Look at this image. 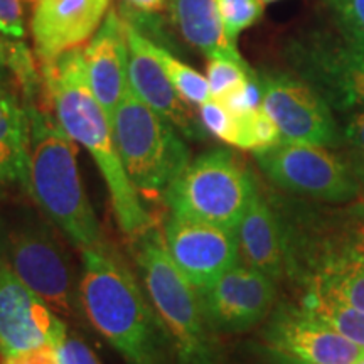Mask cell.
<instances>
[{
    "label": "cell",
    "mask_w": 364,
    "mask_h": 364,
    "mask_svg": "<svg viewBox=\"0 0 364 364\" xmlns=\"http://www.w3.org/2000/svg\"><path fill=\"white\" fill-rule=\"evenodd\" d=\"M275 208L285 240L287 275L306 292L364 311V208Z\"/></svg>",
    "instance_id": "obj_1"
},
{
    "label": "cell",
    "mask_w": 364,
    "mask_h": 364,
    "mask_svg": "<svg viewBox=\"0 0 364 364\" xmlns=\"http://www.w3.org/2000/svg\"><path fill=\"white\" fill-rule=\"evenodd\" d=\"M44 90L54 115L68 135L85 147L107 184L118 226L130 236L150 228V216L140 203L118 156L112 122L91 90L85 65V46L39 65Z\"/></svg>",
    "instance_id": "obj_2"
},
{
    "label": "cell",
    "mask_w": 364,
    "mask_h": 364,
    "mask_svg": "<svg viewBox=\"0 0 364 364\" xmlns=\"http://www.w3.org/2000/svg\"><path fill=\"white\" fill-rule=\"evenodd\" d=\"M80 307L129 364H172L174 351L152 304L125 267L102 248L81 250Z\"/></svg>",
    "instance_id": "obj_3"
},
{
    "label": "cell",
    "mask_w": 364,
    "mask_h": 364,
    "mask_svg": "<svg viewBox=\"0 0 364 364\" xmlns=\"http://www.w3.org/2000/svg\"><path fill=\"white\" fill-rule=\"evenodd\" d=\"M24 105L31 125L29 194L75 247L102 248V230L81 181L76 142L54 115L46 90Z\"/></svg>",
    "instance_id": "obj_4"
},
{
    "label": "cell",
    "mask_w": 364,
    "mask_h": 364,
    "mask_svg": "<svg viewBox=\"0 0 364 364\" xmlns=\"http://www.w3.org/2000/svg\"><path fill=\"white\" fill-rule=\"evenodd\" d=\"M135 262L147 299L172 344L176 364H215L211 329L204 318L198 290L172 262L162 233L149 228L136 236Z\"/></svg>",
    "instance_id": "obj_5"
},
{
    "label": "cell",
    "mask_w": 364,
    "mask_h": 364,
    "mask_svg": "<svg viewBox=\"0 0 364 364\" xmlns=\"http://www.w3.org/2000/svg\"><path fill=\"white\" fill-rule=\"evenodd\" d=\"M113 139L136 193L162 194L184 172L191 152L171 122L127 90L112 118Z\"/></svg>",
    "instance_id": "obj_6"
},
{
    "label": "cell",
    "mask_w": 364,
    "mask_h": 364,
    "mask_svg": "<svg viewBox=\"0 0 364 364\" xmlns=\"http://www.w3.org/2000/svg\"><path fill=\"white\" fill-rule=\"evenodd\" d=\"M257 191L235 154L213 149L189 162L164 193V201L172 215L235 230Z\"/></svg>",
    "instance_id": "obj_7"
},
{
    "label": "cell",
    "mask_w": 364,
    "mask_h": 364,
    "mask_svg": "<svg viewBox=\"0 0 364 364\" xmlns=\"http://www.w3.org/2000/svg\"><path fill=\"white\" fill-rule=\"evenodd\" d=\"M0 258L59 317L81 312L80 275L48 223L29 220L7 230L0 238Z\"/></svg>",
    "instance_id": "obj_8"
},
{
    "label": "cell",
    "mask_w": 364,
    "mask_h": 364,
    "mask_svg": "<svg viewBox=\"0 0 364 364\" xmlns=\"http://www.w3.org/2000/svg\"><path fill=\"white\" fill-rule=\"evenodd\" d=\"M295 76L338 110L364 108V53L343 36L309 33L294 39L287 51Z\"/></svg>",
    "instance_id": "obj_9"
},
{
    "label": "cell",
    "mask_w": 364,
    "mask_h": 364,
    "mask_svg": "<svg viewBox=\"0 0 364 364\" xmlns=\"http://www.w3.org/2000/svg\"><path fill=\"white\" fill-rule=\"evenodd\" d=\"M253 156L273 184L292 194L344 204L359 193L358 181L346 164L318 145L280 142L253 150Z\"/></svg>",
    "instance_id": "obj_10"
},
{
    "label": "cell",
    "mask_w": 364,
    "mask_h": 364,
    "mask_svg": "<svg viewBox=\"0 0 364 364\" xmlns=\"http://www.w3.org/2000/svg\"><path fill=\"white\" fill-rule=\"evenodd\" d=\"M262 107L275 122L282 142L331 147L339 142L338 127L324 98L299 76L280 71L258 75Z\"/></svg>",
    "instance_id": "obj_11"
},
{
    "label": "cell",
    "mask_w": 364,
    "mask_h": 364,
    "mask_svg": "<svg viewBox=\"0 0 364 364\" xmlns=\"http://www.w3.org/2000/svg\"><path fill=\"white\" fill-rule=\"evenodd\" d=\"M196 290L209 329L228 334L252 329L275 302V282L243 263Z\"/></svg>",
    "instance_id": "obj_12"
},
{
    "label": "cell",
    "mask_w": 364,
    "mask_h": 364,
    "mask_svg": "<svg viewBox=\"0 0 364 364\" xmlns=\"http://www.w3.org/2000/svg\"><path fill=\"white\" fill-rule=\"evenodd\" d=\"M164 245L194 289L213 284L240 260L235 230L171 215L164 223Z\"/></svg>",
    "instance_id": "obj_13"
},
{
    "label": "cell",
    "mask_w": 364,
    "mask_h": 364,
    "mask_svg": "<svg viewBox=\"0 0 364 364\" xmlns=\"http://www.w3.org/2000/svg\"><path fill=\"white\" fill-rule=\"evenodd\" d=\"M68 326L0 258V356L58 344Z\"/></svg>",
    "instance_id": "obj_14"
},
{
    "label": "cell",
    "mask_w": 364,
    "mask_h": 364,
    "mask_svg": "<svg viewBox=\"0 0 364 364\" xmlns=\"http://www.w3.org/2000/svg\"><path fill=\"white\" fill-rule=\"evenodd\" d=\"M265 344L311 364H354L364 348L302 307L282 306L265 329Z\"/></svg>",
    "instance_id": "obj_15"
},
{
    "label": "cell",
    "mask_w": 364,
    "mask_h": 364,
    "mask_svg": "<svg viewBox=\"0 0 364 364\" xmlns=\"http://www.w3.org/2000/svg\"><path fill=\"white\" fill-rule=\"evenodd\" d=\"M124 22L129 46V83L132 91L154 112L171 122L188 140H206L208 130L203 127L199 115L193 112L191 103L181 97L167 78L161 63L150 49V41L130 22L125 19Z\"/></svg>",
    "instance_id": "obj_16"
},
{
    "label": "cell",
    "mask_w": 364,
    "mask_h": 364,
    "mask_svg": "<svg viewBox=\"0 0 364 364\" xmlns=\"http://www.w3.org/2000/svg\"><path fill=\"white\" fill-rule=\"evenodd\" d=\"M112 0H36L31 17L39 65L85 46L110 11Z\"/></svg>",
    "instance_id": "obj_17"
},
{
    "label": "cell",
    "mask_w": 364,
    "mask_h": 364,
    "mask_svg": "<svg viewBox=\"0 0 364 364\" xmlns=\"http://www.w3.org/2000/svg\"><path fill=\"white\" fill-rule=\"evenodd\" d=\"M85 65L91 90L112 122L130 88L125 22L117 9L108 11L100 29L85 46Z\"/></svg>",
    "instance_id": "obj_18"
},
{
    "label": "cell",
    "mask_w": 364,
    "mask_h": 364,
    "mask_svg": "<svg viewBox=\"0 0 364 364\" xmlns=\"http://www.w3.org/2000/svg\"><path fill=\"white\" fill-rule=\"evenodd\" d=\"M243 265L279 282L287 275L285 240L275 208L258 193L235 228Z\"/></svg>",
    "instance_id": "obj_19"
},
{
    "label": "cell",
    "mask_w": 364,
    "mask_h": 364,
    "mask_svg": "<svg viewBox=\"0 0 364 364\" xmlns=\"http://www.w3.org/2000/svg\"><path fill=\"white\" fill-rule=\"evenodd\" d=\"M31 125L16 83L0 85V196L14 188L29 193Z\"/></svg>",
    "instance_id": "obj_20"
},
{
    "label": "cell",
    "mask_w": 364,
    "mask_h": 364,
    "mask_svg": "<svg viewBox=\"0 0 364 364\" xmlns=\"http://www.w3.org/2000/svg\"><path fill=\"white\" fill-rule=\"evenodd\" d=\"M167 9L182 39L208 59H230L247 65L236 44L226 38L218 0H169Z\"/></svg>",
    "instance_id": "obj_21"
},
{
    "label": "cell",
    "mask_w": 364,
    "mask_h": 364,
    "mask_svg": "<svg viewBox=\"0 0 364 364\" xmlns=\"http://www.w3.org/2000/svg\"><path fill=\"white\" fill-rule=\"evenodd\" d=\"M300 307L322 318L351 343L364 348V311L329 295L306 292Z\"/></svg>",
    "instance_id": "obj_22"
},
{
    "label": "cell",
    "mask_w": 364,
    "mask_h": 364,
    "mask_svg": "<svg viewBox=\"0 0 364 364\" xmlns=\"http://www.w3.org/2000/svg\"><path fill=\"white\" fill-rule=\"evenodd\" d=\"M150 49H152L157 61L161 63L167 78L171 80V83L174 85V88L179 91V95L186 102L199 107V105L206 103L208 100L213 98L206 76H203L201 73L182 63L181 59H177L169 49L162 48V46L152 43V41H150Z\"/></svg>",
    "instance_id": "obj_23"
},
{
    "label": "cell",
    "mask_w": 364,
    "mask_h": 364,
    "mask_svg": "<svg viewBox=\"0 0 364 364\" xmlns=\"http://www.w3.org/2000/svg\"><path fill=\"white\" fill-rule=\"evenodd\" d=\"M282 136L275 122L268 117L262 108L258 110L236 115V135L233 147L243 150H260L280 144Z\"/></svg>",
    "instance_id": "obj_24"
},
{
    "label": "cell",
    "mask_w": 364,
    "mask_h": 364,
    "mask_svg": "<svg viewBox=\"0 0 364 364\" xmlns=\"http://www.w3.org/2000/svg\"><path fill=\"white\" fill-rule=\"evenodd\" d=\"M226 38L236 44L240 34L257 24L263 16V0H218Z\"/></svg>",
    "instance_id": "obj_25"
},
{
    "label": "cell",
    "mask_w": 364,
    "mask_h": 364,
    "mask_svg": "<svg viewBox=\"0 0 364 364\" xmlns=\"http://www.w3.org/2000/svg\"><path fill=\"white\" fill-rule=\"evenodd\" d=\"M338 33L364 53V0H324Z\"/></svg>",
    "instance_id": "obj_26"
},
{
    "label": "cell",
    "mask_w": 364,
    "mask_h": 364,
    "mask_svg": "<svg viewBox=\"0 0 364 364\" xmlns=\"http://www.w3.org/2000/svg\"><path fill=\"white\" fill-rule=\"evenodd\" d=\"M255 76L257 73L248 65H240L230 59H208L206 78L213 98H220L226 91Z\"/></svg>",
    "instance_id": "obj_27"
},
{
    "label": "cell",
    "mask_w": 364,
    "mask_h": 364,
    "mask_svg": "<svg viewBox=\"0 0 364 364\" xmlns=\"http://www.w3.org/2000/svg\"><path fill=\"white\" fill-rule=\"evenodd\" d=\"M199 120L208 134L215 135L223 142L233 145L236 135V115H233L225 105L216 98L208 100L206 103L199 105Z\"/></svg>",
    "instance_id": "obj_28"
},
{
    "label": "cell",
    "mask_w": 364,
    "mask_h": 364,
    "mask_svg": "<svg viewBox=\"0 0 364 364\" xmlns=\"http://www.w3.org/2000/svg\"><path fill=\"white\" fill-rule=\"evenodd\" d=\"M216 100L225 105L233 115H245V113L258 110L262 108V88L258 83V75L226 91Z\"/></svg>",
    "instance_id": "obj_29"
},
{
    "label": "cell",
    "mask_w": 364,
    "mask_h": 364,
    "mask_svg": "<svg viewBox=\"0 0 364 364\" xmlns=\"http://www.w3.org/2000/svg\"><path fill=\"white\" fill-rule=\"evenodd\" d=\"M58 354L59 364H103L91 346L70 329L58 343Z\"/></svg>",
    "instance_id": "obj_30"
},
{
    "label": "cell",
    "mask_w": 364,
    "mask_h": 364,
    "mask_svg": "<svg viewBox=\"0 0 364 364\" xmlns=\"http://www.w3.org/2000/svg\"><path fill=\"white\" fill-rule=\"evenodd\" d=\"M0 34L11 39H24V9L22 0H0Z\"/></svg>",
    "instance_id": "obj_31"
},
{
    "label": "cell",
    "mask_w": 364,
    "mask_h": 364,
    "mask_svg": "<svg viewBox=\"0 0 364 364\" xmlns=\"http://www.w3.org/2000/svg\"><path fill=\"white\" fill-rule=\"evenodd\" d=\"M0 364H59L58 344H44L31 351L0 356Z\"/></svg>",
    "instance_id": "obj_32"
},
{
    "label": "cell",
    "mask_w": 364,
    "mask_h": 364,
    "mask_svg": "<svg viewBox=\"0 0 364 364\" xmlns=\"http://www.w3.org/2000/svg\"><path fill=\"white\" fill-rule=\"evenodd\" d=\"M255 364H311L302 361V359L290 356V354H285L279 351V349L272 348V346H260L255 351Z\"/></svg>",
    "instance_id": "obj_33"
},
{
    "label": "cell",
    "mask_w": 364,
    "mask_h": 364,
    "mask_svg": "<svg viewBox=\"0 0 364 364\" xmlns=\"http://www.w3.org/2000/svg\"><path fill=\"white\" fill-rule=\"evenodd\" d=\"M344 136L349 144L364 152V110L349 118L344 127Z\"/></svg>",
    "instance_id": "obj_34"
},
{
    "label": "cell",
    "mask_w": 364,
    "mask_h": 364,
    "mask_svg": "<svg viewBox=\"0 0 364 364\" xmlns=\"http://www.w3.org/2000/svg\"><path fill=\"white\" fill-rule=\"evenodd\" d=\"M125 2L139 9V11L152 14L166 11L167 6H169V0H125Z\"/></svg>",
    "instance_id": "obj_35"
},
{
    "label": "cell",
    "mask_w": 364,
    "mask_h": 364,
    "mask_svg": "<svg viewBox=\"0 0 364 364\" xmlns=\"http://www.w3.org/2000/svg\"><path fill=\"white\" fill-rule=\"evenodd\" d=\"M12 46H14V41H9V38H6L4 34H0V61H2L6 66L9 65V59H11Z\"/></svg>",
    "instance_id": "obj_36"
},
{
    "label": "cell",
    "mask_w": 364,
    "mask_h": 364,
    "mask_svg": "<svg viewBox=\"0 0 364 364\" xmlns=\"http://www.w3.org/2000/svg\"><path fill=\"white\" fill-rule=\"evenodd\" d=\"M9 83H16V81H14L11 70L0 61V85H9Z\"/></svg>",
    "instance_id": "obj_37"
},
{
    "label": "cell",
    "mask_w": 364,
    "mask_h": 364,
    "mask_svg": "<svg viewBox=\"0 0 364 364\" xmlns=\"http://www.w3.org/2000/svg\"><path fill=\"white\" fill-rule=\"evenodd\" d=\"M356 174L361 177V181L364 184V152L361 154V156H359L358 162H356Z\"/></svg>",
    "instance_id": "obj_38"
},
{
    "label": "cell",
    "mask_w": 364,
    "mask_h": 364,
    "mask_svg": "<svg viewBox=\"0 0 364 364\" xmlns=\"http://www.w3.org/2000/svg\"><path fill=\"white\" fill-rule=\"evenodd\" d=\"M354 364H364V354H363V356H361V358H359V359H358V361H356V363H354Z\"/></svg>",
    "instance_id": "obj_39"
},
{
    "label": "cell",
    "mask_w": 364,
    "mask_h": 364,
    "mask_svg": "<svg viewBox=\"0 0 364 364\" xmlns=\"http://www.w3.org/2000/svg\"><path fill=\"white\" fill-rule=\"evenodd\" d=\"M273 2H279V0H263V4H273Z\"/></svg>",
    "instance_id": "obj_40"
},
{
    "label": "cell",
    "mask_w": 364,
    "mask_h": 364,
    "mask_svg": "<svg viewBox=\"0 0 364 364\" xmlns=\"http://www.w3.org/2000/svg\"><path fill=\"white\" fill-rule=\"evenodd\" d=\"M31 2H33V4H34V2H36V0H31Z\"/></svg>",
    "instance_id": "obj_41"
}]
</instances>
